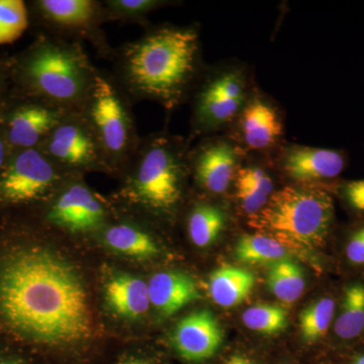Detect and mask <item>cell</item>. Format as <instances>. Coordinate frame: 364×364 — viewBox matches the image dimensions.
<instances>
[{
    "instance_id": "cell-1",
    "label": "cell",
    "mask_w": 364,
    "mask_h": 364,
    "mask_svg": "<svg viewBox=\"0 0 364 364\" xmlns=\"http://www.w3.org/2000/svg\"><path fill=\"white\" fill-rule=\"evenodd\" d=\"M0 314L16 332L45 344L82 341L92 331L87 294L75 268L39 247L18 249L0 264Z\"/></svg>"
},
{
    "instance_id": "cell-2",
    "label": "cell",
    "mask_w": 364,
    "mask_h": 364,
    "mask_svg": "<svg viewBox=\"0 0 364 364\" xmlns=\"http://www.w3.org/2000/svg\"><path fill=\"white\" fill-rule=\"evenodd\" d=\"M112 62V76L132 102L151 100L169 114L189 102L207 67L196 23L151 25L117 48Z\"/></svg>"
},
{
    "instance_id": "cell-3",
    "label": "cell",
    "mask_w": 364,
    "mask_h": 364,
    "mask_svg": "<svg viewBox=\"0 0 364 364\" xmlns=\"http://www.w3.org/2000/svg\"><path fill=\"white\" fill-rule=\"evenodd\" d=\"M97 69L82 43L43 33L16 60L14 75L23 97L74 112L82 109Z\"/></svg>"
},
{
    "instance_id": "cell-4",
    "label": "cell",
    "mask_w": 364,
    "mask_h": 364,
    "mask_svg": "<svg viewBox=\"0 0 364 364\" xmlns=\"http://www.w3.org/2000/svg\"><path fill=\"white\" fill-rule=\"evenodd\" d=\"M191 142L168 131L141 140L131 164L124 172L121 196L128 205L155 217H169L181 208L186 179L191 176Z\"/></svg>"
},
{
    "instance_id": "cell-5",
    "label": "cell",
    "mask_w": 364,
    "mask_h": 364,
    "mask_svg": "<svg viewBox=\"0 0 364 364\" xmlns=\"http://www.w3.org/2000/svg\"><path fill=\"white\" fill-rule=\"evenodd\" d=\"M335 219L334 196L324 186L287 184L247 224L287 249L313 252L327 245Z\"/></svg>"
},
{
    "instance_id": "cell-6",
    "label": "cell",
    "mask_w": 364,
    "mask_h": 364,
    "mask_svg": "<svg viewBox=\"0 0 364 364\" xmlns=\"http://www.w3.org/2000/svg\"><path fill=\"white\" fill-rule=\"evenodd\" d=\"M130 98L109 72L97 69L81 112L102 146L112 174L123 176L135 157L141 138Z\"/></svg>"
},
{
    "instance_id": "cell-7",
    "label": "cell",
    "mask_w": 364,
    "mask_h": 364,
    "mask_svg": "<svg viewBox=\"0 0 364 364\" xmlns=\"http://www.w3.org/2000/svg\"><path fill=\"white\" fill-rule=\"evenodd\" d=\"M254 86L250 68L242 62L227 61L205 67L189 100V142L226 133L245 107Z\"/></svg>"
},
{
    "instance_id": "cell-8",
    "label": "cell",
    "mask_w": 364,
    "mask_h": 364,
    "mask_svg": "<svg viewBox=\"0 0 364 364\" xmlns=\"http://www.w3.org/2000/svg\"><path fill=\"white\" fill-rule=\"evenodd\" d=\"M33 13L45 28V33L73 41L88 42L100 58L112 61L116 49L107 40L102 26L105 20L104 2L97 0H38Z\"/></svg>"
},
{
    "instance_id": "cell-9",
    "label": "cell",
    "mask_w": 364,
    "mask_h": 364,
    "mask_svg": "<svg viewBox=\"0 0 364 364\" xmlns=\"http://www.w3.org/2000/svg\"><path fill=\"white\" fill-rule=\"evenodd\" d=\"M71 176L39 148L16 151L0 171V202L25 205L50 200Z\"/></svg>"
},
{
    "instance_id": "cell-10",
    "label": "cell",
    "mask_w": 364,
    "mask_h": 364,
    "mask_svg": "<svg viewBox=\"0 0 364 364\" xmlns=\"http://www.w3.org/2000/svg\"><path fill=\"white\" fill-rule=\"evenodd\" d=\"M39 149L70 176L90 171L112 174L102 146L81 111L68 112Z\"/></svg>"
},
{
    "instance_id": "cell-11",
    "label": "cell",
    "mask_w": 364,
    "mask_h": 364,
    "mask_svg": "<svg viewBox=\"0 0 364 364\" xmlns=\"http://www.w3.org/2000/svg\"><path fill=\"white\" fill-rule=\"evenodd\" d=\"M226 133L247 155L272 157L286 143L284 112L255 85L245 107Z\"/></svg>"
},
{
    "instance_id": "cell-12",
    "label": "cell",
    "mask_w": 364,
    "mask_h": 364,
    "mask_svg": "<svg viewBox=\"0 0 364 364\" xmlns=\"http://www.w3.org/2000/svg\"><path fill=\"white\" fill-rule=\"evenodd\" d=\"M246 157L247 153L227 134L203 136L189 149L191 176L203 193L224 195Z\"/></svg>"
},
{
    "instance_id": "cell-13",
    "label": "cell",
    "mask_w": 364,
    "mask_h": 364,
    "mask_svg": "<svg viewBox=\"0 0 364 364\" xmlns=\"http://www.w3.org/2000/svg\"><path fill=\"white\" fill-rule=\"evenodd\" d=\"M46 220L70 233H88L107 226L109 208L81 179L71 176L49 200Z\"/></svg>"
},
{
    "instance_id": "cell-14",
    "label": "cell",
    "mask_w": 364,
    "mask_h": 364,
    "mask_svg": "<svg viewBox=\"0 0 364 364\" xmlns=\"http://www.w3.org/2000/svg\"><path fill=\"white\" fill-rule=\"evenodd\" d=\"M272 166L296 186H324L336 181L348 164L344 150L284 143L272 157Z\"/></svg>"
},
{
    "instance_id": "cell-15",
    "label": "cell",
    "mask_w": 364,
    "mask_h": 364,
    "mask_svg": "<svg viewBox=\"0 0 364 364\" xmlns=\"http://www.w3.org/2000/svg\"><path fill=\"white\" fill-rule=\"evenodd\" d=\"M21 102L4 114L1 124L13 152L39 148L43 141L70 112L35 98L23 97Z\"/></svg>"
},
{
    "instance_id": "cell-16",
    "label": "cell",
    "mask_w": 364,
    "mask_h": 364,
    "mask_svg": "<svg viewBox=\"0 0 364 364\" xmlns=\"http://www.w3.org/2000/svg\"><path fill=\"white\" fill-rule=\"evenodd\" d=\"M224 340L221 325L212 312L196 311L179 321L173 344L179 355L188 361H203L219 350Z\"/></svg>"
},
{
    "instance_id": "cell-17",
    "label": "cell",
    "mask_w": 364,
    "mask_h": 364,
    "mask_svg": "<svg viewBox=\"0 0 364 364\" xmlns=\"http://www.w3.org/2000/svg\"><path fill=\"white\" fill-rule=\"evenodd\" d=\"M262 159V156L247 155L233 183L235 198L247 218L259 213L279 189L275 188L269 167L261 163Z\"/></svg>"
},
{
    "instance_id": "cell-18",
    "label": "cell",
    "mask_w": 364,
    "mask_h": 364,
    "mask_svg": "<svg viewBox=\"0 0 364 364\" xmlns=\"http://www.w3.org/2000/svg\"><path fill=\"white\" fill-rule=\"evenodd\" d=\"M331 331L342 343L364 339V277L349 279L341 287Z\"/></svg>"
},
{
    "instance_id": "cell-19",
    "label": "cell",
    "mask_w": 364,
    "mask_h": 364,
    "mask_svg": "<svg viewBox=\"0 0 364 364\" xmlns=\"http://www.w3.org/2000/svg\"><path fill=\"white\" fill-rule=\"evenodd\" d=\"M151 305L163 315L172 316L200 298L193 277L181 272H162L148 282Z\"/></svg>"
},
{
    "instance_id": "cell-20",
    "label": "cell",
    "mask_w": 364,
    "mask_h": 364,
    "mask_svg": "<svg viewBox=\"0 0 364 364\" xmlns=\"http://www.w3.org/2000/svg\"><path fill=\"white\" fill-rule=\"evenodd\" d=\"M105 299L112 311L121 317H142L151 305L148 284L132 275H117L107 282Z\"/></svg>"
},
{
    "instance_id": "cell-21",
    "label": "cell",
    "mask_w": 364,
    "mask_h": 364,
    "mask_svg": "<svg viewBox=\"0 0 364 364\" xmlns=\"http://www.w3.org/2000/svg\"><path fill=\"white\" fill-rule=\"evenodd\" d=\"M255 275L244 268L223 267L210 275L208 291L222 308H233L243 303L255 287Z\"/></svg>"
},
{
    "instance_id": "cell-22",
    "label": "cell",
    "mask_w": 364,
    "mask_h": 364,
    "mask_svg": "<svg viewBox=\"0 0 364 364\" xmlns=\"http://www.w3.org/2000/svg\"><path fill=\"white\" fill-rule=\"evenodd\" d=\"M102 237L105 245L130 257L150 258L158 253V245L152 235L132 222L107 225Z\"/></svg>"
},
{
    "instance_id": "cell-23",
    "label": "cell",
    "mask_w": 364,
    "mask_h": 364,
    "mask_svg": "<svg viewBox=\"0 0 364 364\" xmlns=\"http://www.w3.org/2000/svg\"><path fill=\"white\" fill-rule=\"evenodd\" d=\"M228 213L220 203L198 202L191 205L186 228L191 242L200 248L212 245L226 229Z\"/></svg>"
},
{
    "instance_id": "cell-24",
    "label": "cell",
    "mask_w": 364,
    "mask_h": 364,
    "mask_svg": "<svg viewBox=\"0 0 364 364\" xmlns=\"http://www.w3.org/2000/svg\"><path fill=\"white\" fill-rule=\"evenodd\" d=\"M337 301L338 294H325L301 313L299 328L301 338L306 343H315L331 331L336 315Z\"/></svg>"
},
{
    "instance_id": "cell-25",
    "label": "cell",
    "mask_w": 364,
    "mask_h": 364,
    "mask_svg": "<svg viewBox=\"0 0 364 364\" xmlns=\"http://www.w3.org/2000/svg\"><path fill=\"white\" fill-rule=\"evenodd\" d=\"M235 255L248 264H274L289 259V250L284 245L260 234L242 235L235 246Z\"/></svg>"
},
{
    "instance_id": "cell-26",
    "label": "cell",
    "mask_w": 364,
    "mask_h": 364,
    "mask_svg": "<svg viewBox=\"0 0 364 364\" xmlns=\"http://www.w3.org/2000/svg\"><path fill=\"white\" fill-rule=\"evenodd\" d=\"M267 286L277 299L284 303L298 301L305 291L303 270L291 259H284L270 265Z\"/></svg>"
},
{
    "instance_id": "cell-27",
    "label": "cell",
    "mask_w": 364,
    "mask_h": 364,
    "mask_svg": "<svg viewBox=\"0 0 364 364\" xmlns=\"http://www.w3.org/2000/svg\"><path fill=\"white\" fill-rule=\"evenodd\" d=\"M102 2L107 23H136L145 28L151 26L148 21L151 13L178 4L168 0H105Z\"/></svg>"
},
{
    "instance_id": "cell-28",
    "label": "cell",
    "mask_w": 364,
    "mask_h": 364,
    "mask_svg": "<svg viewBox=\"0 0 364 364\" xmlns=\"http://www.w3.org/2000/svg\"><path fill=\"white\" fill-rule=\"evenodd\" d=\"M243 324L251 331L264 335H275L287 327V311L272 304H257L242 315Z\"/></svg>"
},
{
    "instance_id": "cell-29",
    "label": "cell",
    "mask_w": 364,
    "mask_h": 364,
    "mask_svg": "<svg viewBox=\"0 0 364 364\" xmlns=\"http://www.w3.org/2000/svg\"><path fill=\"white\" fill-rule=\"evenodd\" d=\"M28 26V11L21 0H0V46L20 39Z\"/></svg>"
},
{
    "instance_id": "cell-30",
    "label": "cell",
    "mask_w": 364,
    "mask_h": 364,
    "mask_svg": "<svg viewBox=\"0 0 364 364\" xmlns=\"http://www.w3.org/2000/svg\"><path fill=\"white\" fill-rule=\"evenodd\" d=\"M341 256L347 267L364 272V217L345 231Z\"/></svg>"
},
{
    "instance_id": "cell-31",
    "label": "cell",
    "mask_w": 364,
    "mask_h": 364,
    "mask_svg": "<svg viewBox=\"0 0 364 364\" xmlns=\"http://www.w3.org/2000/svg\"><path fill=\"white\" fill-rule=\"evenodd\" d=\"M331 195H337L347 210L364 217V179L344 181L335 186H324Z\"/></svg>"
},
{
    "instance_id": "cell-32",
    "label": "cell",
    "mask_w": 364,
    "mask_h": 364,
    "mask_svg": "<svg viewBox=\"0 0 364 364\" xmlns=\"http://www.w3.org/2000/svg\"><path fill=\"white\" fill-rule=\"evenodd\" d=\"M11 153H13V151H11L9 143H7L2 128H0V171L6 166Z\"/></svg>"
},
{
    "instance_id": "cell-33",
    "label": "cell",
    "mask_w": 364,
    "mask_h": 364,
    "mask_svg": "<svg viewBox=\"0 0 364 364\" xmlns=\"http://www.w3.org/2000/svg\"><path fill=\"white\" fill-rule=\"evenodd\" d=\"M224 364H254L252 361L249 360V359L246 358H243V356L235 355L232 356L228 359L226 363Z\"/></svg>"
},
{
    "instance_id": "cell-34",
    "label": "cell",
    "mask_w": 364,
    "mask_h": 364,
    "mask_svg": "<svg viewBox=\"0 0 364 364\" xmlns=\"http://www.w3.org/2000/svg\"><path fill=\"white\" fill-rule=\"evenodd\" d=\"M350 364H364V349L358 352L352 358Z\"/></svg>"
},
{
    "instance_id": "cell-35",
    "label": "cell",
    "mask_w": 364,
    "mask_h": 364,
    "mask_svg": "<svg viewBox=\"0 0 364 364\" xmlns=\"http://www.w3.org/2000/svg\"><path fill=\"white\" fill-rule=\"evenodd\" d=\"M122 364H148L145 361L140 360V359H129L126 363Z\"/></svg>"
},
{
    "instance_id": "cell-36",
    "label": "cell",
    "mask_w": 364,
    "mask_h": 364,
    "mask_svg": "<svg viewBox=\"0 0 364 364\" xmlns=\"http://www.w3.org/2000/svg\"><path fill=\"white\" fill-rule=\"evenodd\" d=\"M0 364H21L20 363H16V361H2Z\"/></svg>"
},
{
    "instance_id": "cell-37",
    "label": "cell",
    "mask_w": 364,
    "mask_h": 364,
    "mask_svg": "<svg viewBox=\"0 0 364 364\" xmlns=\"http://www.w3.org/2000/svg\"><path fill=\"white\" fill-rule=\"evenodd\" d=\"M1 85H2V73H1V68H0V97H1Z\"/></svg>"
}]
</instances>
